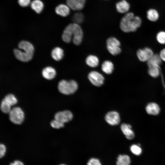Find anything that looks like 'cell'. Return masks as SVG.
<instances>
[{
    "label": "cell",
    "instance_id": "cell-1",
    "mask_svg": "<svg viewBox=\"0 0 165 165\" xmlns=\"http://www.w3.org/2000/svg\"><path fill=\"white\" fill-rule=\"evenodd\" d=\"M83 36L82 30L79 24L75 23L68 25L64 28L62 35V40L69 43L72 39L73 43L79 45L81 43Z\"/></svg>",
    "mask_w": 165,
    "mask_h": 165
},
{
    "label": "cell",
    "instance_id": "cell-2",
    "mask_svg": "<svg viewBox=\"0 0 165 165\" xmlns=\"http://www.w3.org/2000/svg\"><path fill=\"white\" fill-rule=\"evenodd\" d=\"M141 22L140 17L135 16L133 13L129 12L126 13L121 19L120 27L125 32H134L140 27Z\"/></svg>",
    "mask_w": 165,
    "mask_h": 165
},
{
    "label": "cell",
    "instance_id": "cell-3",
    "mask_svg": "<svg viewBox=\"0 0 165 165\" xmlns=\"http://www.w3.org/2000/svg\"><path fill=\"white\" fill-rule=\"evenodd\" d=\"M19 48L23 51L15 49L13 53L16 58L24 62H27L31 60L33 57L34 48L32 44L28 41H21L18 44Z\"/></svg>",
    "mask_w": 165,
    "mask_h": 165
},
{
    "label": "cell",
    "instance_id": "cell-4",
    "mask_svg": "<svg viewBox=\"0 0 165 165\" xmlns=\"http://www.w3.org/2000/svg\"><path fill=\"white\" fill-rule=\"evenodd\" d=\"M78 88V84L74 80H62L59 82L58 85V89L59 92L65 95L73 94L77 91Z\"/></svg>",
    "mask_w": 165,
    "mask_h": 165
},
{
    "label": "cell",
    "instance_id": "cell-5",
    "mask_svg": "<svg viewBox=\"0 0 165 165\" xmlns=\"http://www.w3.org/2000/svg\"><path fill=\"white\" fill-rule=\"evenodd\" d=\"M9 114L10 121L15 124H20L24 120V113L19 107H16L11 108Z\"/></svg>",
    "mask_w": 165,
    "mask_h": 165
},
{
    "label": "cell",
    "instance_id": "cell-6",
    "mask_svg": "<svg viewBox=\"0 0 165 165\" xmlns=\"http://www.w3.org/2000/svg\"><path fill=\"white\" fill-rule=\"evenodd\" d=\"M106 44L108 50L112 55H117L120 53V43L116 38L113 37L109 38L107 40Z\"/></svg>",
    "mask_w": 165,
    "mask_h": 165
},
{
    "label": "cell",
    "instance_id": "cell-7",
    "mask_svg": "<svg viewBox=\"0 0 165 165\" xmlns=\"http://www.w3.org/2000/svg\"><path fill=\"white\" fill-rule=\"evenodd\" d=\"M73 115L71 112L69 110H64L56 113L54 116V119L64 125V123L71 121Z\"/></svg>",
    "mask_w": 165,
    "mask_h": 165
},
{
    "label": "cell",
    "instance_id": "cell-8",
    "mask_svg": "<svg viewBox=\"0 0 165 165\" xmlns=\"http://www.w3.org/2000/svg\"><path fill=\"white\" fill-rule=\"evenodd\" d=\"M88 78L91 82L95 86H100L104 83V77L97 71L90 72L88 75Z\"/></svg>",
    "mask_w": 165,
    "mask_h": 165
},
{
    "label": "cell",
    "instance_id": "cell-9",
    "mask_svg": "<svg viewBox=\"0 0 165 165\" xmlns=\"http://www.w3.org/2000/svg\"><path fill=\"white\" fill-rule=\"evenodd\" d=\"M154 54L152 50L148 47L139 49L137 52V55L138 58L142 62H147Z\"/></svg>",
    "mask_w": 165,
    "mask_h": 165
},
{
    "label": "cell",
    "instance_id": "cell-10",
    "mask_svg": "<svg viewBox=\"0 0 165 165\" xmlns=\"http://www.w3.org/2000/svg\"><path fill=\"white\" fill-rule=\"evenodd\" d=\"M105 119L108 123L112 126L119 124L120 121L119 113L115 111L108 112L106 115Z\"/></svg>",
    "mask_w": 165,
    "mask_h": 165
},
{
    "label": "cell",
    "instance_id": "cell-11",
    "mask_svg": "<svg viewBox=\"0 0 165 165\" xmlns=\"http://www.w3.org/2000/svg\"><path fill=\"white\" fill-rule=\"evenodd\" d=\"M145 111L149 115L157 116L160 113V109L159 105L154 102L148 103L145 107Z\"/></svg>",
    "mask_w": 165,
    "mask_h": 165
},
{
    "label": "cell",
    "instance_id": "cell-12",
    "mask_svg": "<svg viewBox=\"0 0 165 165\" xmlns=\"http://www.w3.org/2000/svg\"><path fill=\"white\" fill-rule=\"evenodd\" d=\"M121 129L126 138L128 140L133 139L135 137V134L132 129L131 126L129 124L122 123L120 127Z\"/></svg>",
    "mask_w": 165,
    "mask_h": 165
},
{
    "label": "cell",
    "instance_id": "cell-13",
    "mask_svg": "<svg viewBox=\"0 0 165 165\" xmlns=\"http://www.w3.org/2000/svg\"><path fill=\"white\" fill-rule=\"evenodd\" d=\"M85 3L79 0H66L67 5L73 10H80L84 7Z\"/></svg>",
    "mask_w": 165,
    "mask_h": 165
},
{
    "label": "cell",
    "instance_id": "cell-14",
    "mask_svg": "<svg viewBox=\"0 0 165 165\" xmlns=\"http://www.w3.org/2000/svg\"><path fill=\"white\" fill-rule=\"evenodd\" d=\"M117 11L119 13H127L130 9V5L125 0H122L117 2L116 5Z\"/></svg>",
    "mask_w": 165,
    "mask_h": 165
},
{
    "label": "cell",
    "instance_id": "cell-15",
    "mask_svg": "<svg viewBox=\"0 0 165 165\" xmlns=\"http://www.w3.org/2000/svg\"><path fill=\"white\" fill-rule=\"evenodd\" d=\"M55 11L57 14L63 17H66L69 15L70 8L67 5L61 4L56 7Z\"/></svg>",
    "mask_w": 165,
    "mask_h": 165
},
{
    "label": "cell",
    "instance_id": "cell-16",
    "mask_svg": "<svg viewBox=\"0 0 165 165\" xmlns=\"http://www.w3.org/2000/svg\"><path fill=\"white\" fill-rule=\"evenodd\" d=\"M42 76L48 80L53 79L56 76V72L52 67L48 66L44 68L42 71Z\"/></svg>",
    "mask_w": 165,
    "mask_h": 165
},
{
    "label": "cell",
    "instance_id": "cell-17",
    "mask_svg": "<svg viewBox=\"0 0 165 165\" xmlns=\"http://www.w3.org/2000/svg\"><path fill=\"white\" fill-rule=\"evenodd\" d=\"M51 56L55 60L59 61L61 60L63 57L64 51L59 47H55L52 50Z\"/></svg>",
    "mask_w": 165,
    "mask_h": 165
},
{
    "label": "cell",
    "instance_id": "cell-18",
    "mask_svg": "<svg viewBox=\"0 0 165 165\" xmlns=\"http://www.w3.org/2000/svg\"><path fill=\"white\" fill-rule=\"evenodd\" d=\"M162 61L159 54H154L147 61V64L148 67L160 66Z\"/></svg>",
    "mask_w": 165,
    "mask_h": 165
},
{
    "label": "cell",
    "instance_id": "cell-19",
    "mask_svg": "<svg viewBox=\"0 0 165 165\" xmlns=\"http://www.w3.org/2000/svg\"><path fill=\"white\" fill-rule=\"evenodd\" d=\"M31 9L38 13H40L43 9L44 4L40 0H34L30 4Z\"/></svg>",
    "mask_w": 165,
    "mask_h": 165
},
{
    "label": "cell",
    "instance_id": "cell-20",
    "mask_svg": "<svg viewBox=\"0 0 165 165\" xmlns=\"http://www.w3.org/2000/svg\"><path fill=\"white\" fill-rule=\"evenodd\" d=\"M101 69L102 71L107 74H111L114 69V65L110 61H104L101 65Z\"/></svg>",
    "mask_w": 165,
    "mask_h": 165
},
{
    "label": "cell",
    "instance_id": "cell-21",
    "mask_svg": "<svg viewBox=\"0 0 165 165\" xmlns=\"http://www.w3.org/2000/svg\"><path fill=\"white\" fill-rule=\"evenodd\" d=\"M86 61L87 65L92 68L97 67L99 63L98 57L93 55L88 56L86 59Z\"/></svg>",
    "mask_w": 165,
    "mask_h": 165
},
{
    "label": "cell",
    "instance_id": "cell-22",
    "mask_svg": "<svg viewBox=\"0 0 165 165\" xmlns=\"http://www.w3.org/2000/svg\"><path fill=\"white\" fill-rule=\"evenodd\" d=\"M159 14L157 11L154 9H150L147 12V17L148 19L152 22L156 21L159 19Z\"/></svg>",
    "mask_w": 165,
    "mask_h": 165
},
{
    "label": "cell",
    "instance_id": "cell-23",
    "mask_svg": "<svg viewBox=\"0 0 165 165\" xmlns=\"http://www.w3.org/2000/svg\"><path fill=\"white\" fill-rule=\"evenodd\" d=\"M130 158L126 155H120L119 156L116 162V165H130Z\"/></svg>",
    "mask_w": 165,
    "mask_h": 165
},
{
    "label": "cell",
    "instance_id": "cell-24",
    "mask_svg": "<svg viewBox=\"0 0 165 165\" xmlns=\"http://www.w3.org/2000/svg\"><path fill=\"white\" fill-rule=\"evenodd\" d=\"M148 72L149 75L153 78L158 77L160 74L159 66H152L148 67Z\"/></svg>",
    "mask_w": 165,
    "mask_h": 165
},
{
    "label": "cell",
    "instance_id": "cell-25",
    "mask_svg": "<svg viewBox=\"0 0 165 165\" xmlns=\"http://www.w3.org/2000/svg\"><path fill=\"white\" fill-rule=\"evenodd\" d=\"M11 106L4 98L1 102L0 109L2 112L5 113H9L11 110Z\"/></svg>",
    "mask_w": 165,
    "mask_h": 165
},
{
    "label": "cell",
    "instance_id": "cell-26",
    "mask_svg": "<svg viewBox=\"0 0 165 165\" xmlns=\"http://www.w3.org/2000/svg\"><path fill=\"white\" fill-rule=\"evenodd\" d=\"M4 99L7 101L11 106L16 105L17 102V100L15 96L11 94L6 95Z\"/></svg>",
    "mask_w": 165,
    "mask_h": 165
},
{
    "label": "cell",
    "instance_id": "cell-27",
    "mask_svg": "<svg viewBox=\"0 0 165 165\" xmlns=\"http://www.w3.org/2000/svg\"><path fill=\"white\" fill-rule=\"evenodd\" d=\"M84 18L83 15L82 13L78 12L73 15L72 20L74 23L78 24L83 21Z\"/></svg>",
    "mask_w": 165,
    "mask_h": 165
},
{
    "label": "cell",
    "instance_id": "cell-28",
    "mask_svg": "<svg viewBox=\"0 0 165 165\" xmlns=\"http://www.w3.org/2000/svg\"><path fill=\"white\" fill-rule=\"evenodd\" d=\"M130 150L134 154L138 156L142 152V149L139 145L133 144L130 147Z\"/></svg>",
    "mask_w": 165,
    "mask_h": 165
},
{
    "label": "cell",
    "instance_id": "cell-29",
    "mask_svg": "<svg viewBox=\"0 0 165 165\" xmlns=\"http://www.w3.org/2000/svg\"><path fill=\"white\" fill-rule=\"evenodd\" d=\"M156 39L158 42L160 44H165V31H160L157 34Z\"/></svg>",
    "mask_w": 165,
    "mask_h": 165
},
{
    "label": "cell",
    "instance_id": "cell-30",
    "mask_svg": "<svg viewBox=\"0 0 165 165\" xmlns=\"http://www.w3.org/2000/svg\"><path fill=\"white\" fill-rule=\"evenodd\" d=\"M51 126L53 128L59 129L64 127V125L61 124L55 119H53L50 123Z\"/></svg>",
    "mask_w": 165,
    "mask_h": 165
},
{
    "label": "cell",
    "instance_id": "cell-31",
    "mask_svg": "<svg viewBox=\"0 0 165 165\" xmlns=\"http://www.w3.org/2000/svg\"><path fill=\"white\" fill-rule=\"evenodd\" d=\"M87 165H101L99 160L96 158H92L89 160Z\"/></svg>",
    "mask_w": 165,
    "mask_h": 165
},
{
    "label": "cell",
    "instance_id": "cell-32",
    "mask_svg": "<svg viewBox=\"0 0 165 165\" xmlns=\"http://www.w3.org/2000/svg\"><path fill=\"white\" fill-rule=\"evenodd\" d=\"M18 3L21 6L25 7L31 4V0H18Z\"/></svg>",
    "mask_w": 165,
    "mask_h": 165
},
{
    "label": "cell",
    "instance_id": "cell-33",
    "mask_svg": "<svg viewBox=\"0 0 165 165\" xmlns=\"http://www.w3.org/2000/svg\"><path fill=\"white\" fill-rule=\"evenodd\" d=\"M6 147L5 145L3 144L0 145V157H3L5 155L6 152Z\"/></svg>",
    "mask_w": 165,
    "mask_h": 165
},
{
    "label": "cell",
    "instance_id": "cell-34",
    "mask_svg": "<svg viewBox=\"0 0 165 165\" xmlns=\"http://www.w3.org/2000/svg\"><path fill=\"white\" fill-rule=\"evenodd\" d=\"M159 55L162 61H165V48L161 50Z\"/></svg>",
    "mask_w": 165,
    "mask_h": 165
},
{
    "label": "cell",
    "instance_id": "cell-35",
    "mask_svg": "<svg viewBox=\"0 0 165 165\" xmlns=\"http://www.w3.org/2000/svg\"><path fill=\"white\" fill-rule=\"evenodd\" d=\"M9 165H24V163L20 161L15 160L13 163H11Z\"/></svg>",
    "mask_w": 165,
    "mask_h": 165
},
{
    "label": "cell",
    "instance_id": "cell-36",
    "mask_svg": "<svg viewBox=\"0 0 165 165\" xmlns=\"http://www.w3.org/2000/svg\"><path fill=\"white\" fill-rule=\"evenodd\" d=\"M84 3H85L86 0H79Z\"/></svg>",
    "mask_w": 165,
    "mask_h": 165
},
{
    "label": "cell",
    "instance_id": "cell-37",
    "mask_svg": "<svg viewBox=\"0 0 165 165\" xmlns=\"http://www.w3.org/2000/svg\"><path fill=\"white\" fill-rule=\"evenodd\" d=\"M65 165L64 164H61V165Z\"/></svg>",
    "mask_w": 165,
    "mask_h": 165
}]
</instances>
